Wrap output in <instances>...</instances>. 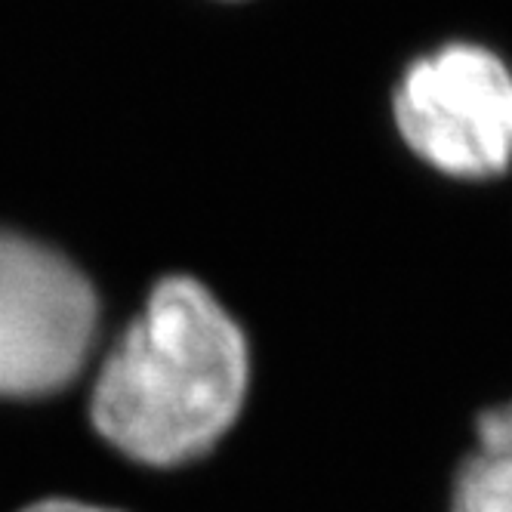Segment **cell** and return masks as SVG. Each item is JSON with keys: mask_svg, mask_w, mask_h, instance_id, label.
I'll list each match as a JSON object with an SVG mask.
<instances>
[{"mask_svg": "<svg viewBox=\"0 0 512 512\" xmlns=\"http://www.w3.org/2000/svg\"><path fill=\"white\" fill-rule=\"evenodd\" d=\"M395 124L411 152L457 179H488L512 164V71L479 44H445L408 65Z\"/></svg>", "mask_w": 512, "mask_h": 512, "instance_id": "7a4b0ae2", "label": "cell"}, {"mask_svg": "<svg viewBox=\"0 0 512 512\" xmlns=\"http://www.w3.org/2000/svg\"><path fill=\"white\" fill-rule=\"evenodd\" d=\"M451 512H512V401L475 423V448L454 475Z\"/></svg>", "mask_w": 512, "mask_h": 512, "instance_id": "277c9868", "label": "cell"}, {"mask_svg": "<svg viewBox=\"0 0 512 512\" xmlns=\"http://www.w3.org/2000/svg\"><path fill=\"white\" fill-rule=\"evenodd\" d=\"M96 315L78 266L0 232V395H44L75 380L93 349Z\"/></svg>", "mask_w": 512, "mask_h": 512, "instance_id": "3957f363", "label": "cell"}, {"mask_svg": "<svg viewBox=\"0 0 512 512\" xmlns=\"http://www.w3.org/2000/svg\"><path fill=\"white\" fill-rule=\"evenodd\" d=\"M25 512H118V509L93 506V503H78V500H44L38 506H28Z\"/></svg>", "mask_w": 512, "mask_h": 512, "instance_id": "5b68a950", "label": "cell"}, {"mask_svg": "<svg viewBox=\"0 0 512 512\" xmlns=\"http://www.w3.org/2000/svg\"><path fill=\"white\" fill-rule=\"evenodd\" d=\"M250 383L244 331L210 290L170 275L105 358L93 426L145 466L204 457L238 420Z\"/></svg>", "mask_w": 512, "mask_h": 512, "instance_id": "6da1fadb", "label": "cell"}]
</instances>
